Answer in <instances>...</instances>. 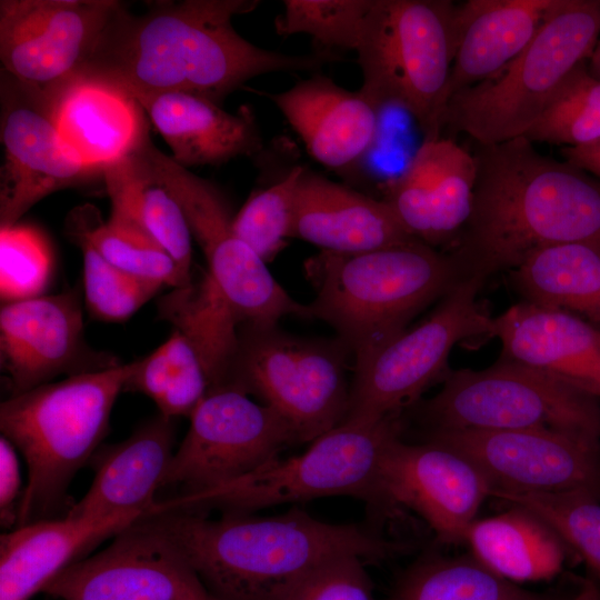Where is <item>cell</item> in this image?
<instances>
[{"mask_svg":"<svg viewBox=\"0 0 600 600\" xmlns=\"http://www.w3.org/2000/svg\"><path fill=\"white\" fill-rule=\"evenodd\" d=\"M259 4L258 0L152 1L139 16L123 4L78 78L113 83L133 97L186 92L220 104L258 76L314 70L341 60L327 50L286 54L242 38L232 19Z\"/></svg>","mask_w":600,"mask_h":600,"instance_id":"obj_1","label":"cell"},{"mask_svg":"<svg viewBox=\"0 0 600 600\" xmlns=\"http://www.w3.org/2000/svg\"><path fill=\"white\" fill-rule=\"evenodd\" d=\"M471 214L448 248L462 280L511 271L537 250L600 246V179L518 137L473 151Z\"/></svg>","mask_w":600,"mask_h":600,"instance_id":"obj_2","label":"cell"},{"mask_svg":"<svg viewBox=\"0 0 600 600\" xmlns=\"http://www.w3.org/2000/svg\"><path fill=\"white\" fill-rule=\"evenodd\" d=\"M146 518L179 547L217 600H274L331 558L380 562L409 549L368 526L324 522L298 507L273 517L161 511Z\"/></svg>","mask_w":600,"mask_h":600,"instance_id":"obj_3","label":"cell"},{"mask_svg":"<svg viewBox=\"0 0 600 600\" xmlns=\"http://www.w3.org/2000/svg\"><path fill=\"white\" fill-rule=\"evenodd\" d=\"M304 267L316 289L308 318L330 324L354 363L463 281L449 252L420 240L356 253L321 250Z\"/></svg>","mask_w":600,"mask_h":600,"instance_id":"obj_4","label":"cell"},{"mask_svg":"<svg viewBox=\"0 0 600 600\" xmlns=\"http://www.w3.org/2000/svg\"><path fill=\"white\" fill-rule=\"evenodd\" d=\"M134 364L70 376L1 402V436L28 468L17 527L54 518L63 509L68 513L69 484L100 448Z\"/></svg>","mask_w":600,"mask_h":600,"instance_id":"obj_5","label":"cell"},{"mask_svg":"<svg viewBox=\"0 0 600 600\" xmlns=\"http://www.w3.org/2000/svg\"><path fill=\"white\" fill-rule=\"evenodd\" d=\"M404 428L403 413L371 422L343 421L300 454L279 457L212 489L159 500L157 510L253 513L283 503L346 496L362 500L377 519L387 517L392 510L383 467L391 443Z\"/></svg>","mask_w":600,"mask_h":600,"instance_id":"obj_6","label":"cell"},{"mask_svg":"<svg viewBox=\"0 0 600 600\" xmlns=\"http://www.w3.org/2000/svg\"><path fill=\"white\" fill-rule=\"evenodd\" d=\"M600 38V0H561L531 42L493 77L447 103L443 131L478 144L522 137Z\"/></svg>","mask_w":600,"mask_h":600,"instance_id":"obj_7","label":"cell"},{"mask_svg":"<svg viewBox=\"0 0 600 600\" xmlns=\"http://www.w3.org/2000/svg\"><path fill=\"white\" fill-rule=\"evenodd\" d=\"M456 17L457 4L449 0H373L356 51L359 91L379 111L403 109L424 140L442 137Z\"/></svg>","mask_w":600,"mask_h":600,"instance_id":"obj_8","label":"cell"},{"mask_svg":"<svg viewBox=\"0 0 600 600\" xmlns=\"http://www.w3.org/2000/svg\"><path fill=\"white\" fill-rule=\"evenodd\" d=\"M409 409L421 434L551 429L600 440L599 400L502 357L482 370L448 371L433 397Z\"/></svg>","mask_w":600,"mask_h":600,"instance_id":"obj_9","label":"cell"},{"mask_svg":"<svg viewBox=\"0 0 600 600\" xmlns=\"http://www.w3.org/2000/svg\"><path fill=\"white\" fill-rule=\"evenodd\" d=\"M348 352L339 338L313 339L273 326H239L227 388L254 396L310 443L341 424L348 413Z\"/></svg>","mask_w":600,"mask_h":600,"instance_id":"obj_10","label":"cell"},{"mask_svg":"<svg viewBox=\"0 0 600 600\" xmlns=\"http://www.w3.org/2000/svg\"><path fill=\"white\" fill-rule=\"evenodd\" d=\"M486 282L480 278L460 281L429 318L354 363L344 421L371 422L402 414L437 379L446 377L457 343L493 337V318L477 301Z\"/></svg>","mask_w":600,"mask_h":600,"instance_id":"obj_11","label":"cell"},{"mask_svg":"<svg viewBox=\"0 0 600 600\" xmlns=\"http://www.w3.org/2000/svg\"><path fill=\"white\" fill-rule=\"evenodd\" d=\"M142 153L153 176L179 202L208 273L240 324L273 326L288 314L308 318L307 306L286 292L267 263L237 234L229 202L213 182L178 164L150 138Z\"/></svg>","mask_w":600,"mask_h":600,"instance_id":"obj_12","label":"cell"},{"mask_svg":"<svg viewBox=\"0 0 600 600\" xmlns=\"http://www.w3.org/2000/svg\"><path fill=\"white\" fill-rule=\"evenodd\" d=\"M163 488L191 494L237 480L299 443L290 424L272 408L232 388L209 392L189 417Z\"/></svg>","mask_w":600,"mask_h":600,"instance_id":"obj_13","label":"cell"},{"mask_svg":"<svg viewBox=\"0 0 600 600\" xmlns=\"http://www.w3.org/2000/svg\"><path fill=\"white\" fill-rule=\"evenodd\" d=\"M123 4L118 0H1V70L50 107L79 77Z\"/></svg>","mask_w":600,"mask_h":600,"instance_id":"obj_14","label":"cell"},{"mask_svg":"<svg viewBox=\"0 0 600 600\" xmlns=\"http://www.w3.org/2000/svg\"><path fill=\"white\" fill-rule=\"evenodd\" d=\"M468 456L492 492L564 493L600 498V440L551 430H452L421 434Z\"/></svg>","mask_w":600,"mask_h":600,"instance_id":"obj_15","label":"cell"},{"mask_svg":"<svg viewBox=\"0 0 600 600\" xmlns=\"http://www.w3.org/2000/svg\"><path fill=\"white\" fill-rule=\"evenodd\" d=\"M42 592L60 600H217L179 547L146 516L102 551L71 563Z\"/></svg>","mask_w":600,"mask_h":600,"instance_id":"obj_16","label":"cell"},{"mask_svg":"<svg viewBox=\"0 0 600 600\" xmlns=\"http://www.w3.org/2000/svg\"><path fill=\"white\" fill-rule=\"evenodd\" d=\"M0 98V227L18 223L56 191L104 182L102 169L84 164L66 146L47 102L3 70Z\"/></svg>","mask_w":600,"mask_h":600,"instance_id":"obj_17","label":"cell"},{"mask_svg":"<svg viewBox=\"0 0 600 600\" xmlns=\"http://www.w3.org/2000/svg\"><path fill=\"white\" fill-rule=\"evenodd\" d=\"M121 364L88 344L80 289L2 303L0 367L9 396L74 376Z\"/></svg>","mask_w":600,"mask_h":600,"instance_id":"obj_18","label":"cell"},{"mask_svg":"<svg viewBox=\"0 0 600 600\" xmlns=\"http://www.w3.org/2000/svg\"><path fill=\"white\" fill-rule=\"evenodd\" d=\"M391 510L419 514L444 544L464 543L483 501L491 497L484 472L464 453L431 441L391 443L383 467Z\"/></svg>","mask_w":600,"mask_h":600,"instance_id":"obj_19","label":"cell"},{"mask_svg":"<svg viewBox=\"0 0 600 600\" xmlns=\"http://www.w3.org/2000/svg\"><path fill=\"white\" fill-rule=\"evenodd\" d=\"M476 179L472 153L448 137L428 139L387 183L382 200L413 237L449 248L471 214Z\"/></svg>","mask_w":600,"mask_h":600,"instance_id":"obj_20","label":"cell"},{"mask_svg":"<svg viewBox=\"0 0 600 600\" xmlns=\"http://www.w3.org/2000/svg\"><path fill=\"white\" fill-rule=\"evenodd\" d=\"M500 357L600 401V329L569 312L520 301L493 318Z\"/></svg>","mask_w":600,"mask_h":600,"instance_id":"obj_21","label":"cell"},{"mask_svg":"<svg viewBox=\"0 0 600 600\" xmlns=\"http://www.w3.org/2000/svg\"><path fill=\"white\" fill-rule=\"evenodd\" d=\"M291 238L323 251L356 253L418 241L382 200L303 167L294 202Z\"/></svg>","mask_w":600,"mask_h":600,"instance_id":"obj_22","label":"cell"},{"mask_svg":"<svg viewBox=\"0 0 600 600\" xmlns=\"http://www.w3.org/2000/svg\"><path fill=\"white\" fill-rule=\"evenodd\" d=\"M256 92L279 109L309 154L327 168H348L373 144L379 110L359 90L316 74L284 91Z\"/></svg>","mask_w":600,"mask_h":600,"instance_id":"obj_23","label":"cell"},{"mask_svg":"<svg viewBox=\"0 0 600 600\" xmlns=\"http://www.w3.org/2000/svg\"><path fill=\"white\" fill-rule=\"evenodd\" d=\"M174 437L173 419L159 413L126 440L100 447L91 459L92 482L66 516L150 514L174 454Z\"/></svg>","mask_w":600,"mask_h":600,"instance_id":"obj_24","label":"cell"},{"mask_svg":"<svg viewBox=\"0 0 600 600\" xmlns=\"http://www.w3.org/2000/svg\"><path fill=\"white\" fill-rule=\"evenodd\" d=\"M56 128L71 152L98 169L136 152L149 137V119L126 89L77 78L51 102Z\"/></svg>","mask_w":600,"mask_h":600,"instance_id":"obj_25","label":"cell"},{"mask_svg":"<svg viewBox=\"0 0 600 600\" xmlns=\"http://www.w3.org/2000/svg\"><path fill=\"white\" fill-rule=\"evenodd\" d=\"M128 512L103 518L61 517L16 527L0 537V600H29L86 550L143 518Z\"/></svg>","mask_w":600,"mask_h":600,"instance_id":"obj_26","label":"cell"},{"mask_svg":"<svg viewBox=\"0 0 600 600\" xmlns=\"http://www.w3.org/2000/svg\"><path fill=\"white\" fill-rule=\"evenodd\" d=\"M183 168L219 166L254 157L263 143L252 111L233 114L219 103L186 92L134 97Z\"/></svg>","mask_w":600,"mask_h":600,"instance_id":"obj_27","label":"cell"},{"mask_svg":"<svg viewBox=\"0 0 600 600\" xmlns=\"http://www.w3.org/2000/svg\"><path fill=\"white\" fill-rule=\"evenodd\" d=\"M560 2L468 0L457 4V46L447 100L509 64L531 42Z\"/></svg>","mask_w":600,"mask_h":600,"instance_id":"obj_28","label":"cell"},{"mask_svg":"<svg viewBox=\"0 0 600 600\" xmlns=\"http://www.w3.org/2000/svg\"><path fill=\"white\" fill-rule=\"evenodd\" d=\"M464 543L486 568L518 584L554 578L569 550L544 520L512 504L501 513L474 520Z\"/></svg>","mask_w":600,"mask_h":600,"instance_id":"obj_29","label":"cell"},{"mask_svg":"<svg viewBox=\"0 0 600 600\" xmlns=\"http://www.w3.org/2000/svg\"><path fill=\"white\" fill-rule=\"evenodd\" d=\"M521 301L574 314L600 329V246L547 247L510 271Z\"/></svg>","mask_w":600,"mask_h":600,"instance_id":"obj_30","label":"cell"},{"mask_svg":"<svg viewBox=\"0 0 600 600\" xmlns=\"http://www.w3.org/2000/svg\"><path fill=\"white\" fill-rule=\"evenodd\" d=\"M158 313L194 348L208 377L209 392L227 388L240 321L208 271L193 270L188 286L173 288L159 300Z\"/></svg>","mask_w":600,"mask_h":600,"instance_id":"obj_31","label":"cell"},{"mask_svg":"<svg viewBox=\"0 0 600 600\" xmlns=\"http://www.w3.org/2000/svg\"><path fill=\"white\" fill-rule=\"evenodd\" d=\"M142 146L103 169V184L111 200V210L139 222L180 271L191 279L192 236L188 221L177 199L151 172Z\"/></svg>","mask_w":600,"mask_h":600,"instance_id":"obj_32","label":"cell"},{"mask_svg":"<svg viewBox=\"0 0 600 600\" xmlns=\"http://www.w3.org/2000/svg\"><path fill=\"white\" fill-rule=\"evenodd\" d=\"M386 600H557L511 582L471 554L420 556L396 578Z\"/></svg>","mask_w":600,"mask_h":600,"instance_id":"obj_33","label":"cell"},{"mask_svg":"<svg viewBox=\"0 0 600 600\" xmlns=\"http://www.w3.org/2000/svg\"><path fill=\"white\" fill-rule=\"evenodd\" d=\"M66 236L84 241L121 270L162 286H188L187 278L171 257L136 220L111 212L103 221L97 207L86 203L73 208L66 219Z\"/></svg>","mask_w":600,"mask_h":600,"instance_id":"obj_34","label":"cell"},{"mask_svg":"<svg viewBox=\"0 0 600 600\" xmlns=\"http://www.w3.org/2000/svg\"><path fill=\"white\" fill-rule=\"evenodd\" d=\"M579 64L522 136L529 141L578 147L600 140V81Z\"/></svg>","mask_w":600,"mask_h":600,"instance_id":"obj_35","label":"cell"},{"mask_svg":"<svg viewBox=\"0 0 600 600\" xmlns=\"http://www.w3.org/2000/svg\"><path fill=\"white\" fill-rule=\"evenodd\" d=\"M491 497L523 507L544 520L600 576V498L582 491L564 493L492 492Z\"/></svg>","mask_w":600,"mask_h":600,"instance_id":"obj_36","label":"cell"},{"mask_svg":"<svg viewBox=\"0 0 600 600\" xmlns=\"http://www.w3.org/2000/svg\"><path fill=\"white\" fill-rule=\"evenodd\" d=\"M282 6L274 19L278 34H307L327 51H357L373 0H284Z\"/></svg>","mask_w":600,"mask_h":600,"instance_id":"obj_37","label":"cell"},{"mask_svg":"<svg viewBox=\"0 0 600 600\" xmlns=\"http://www.w3.org/2000/svg\"><path fill=\"white\" fill-rule=\"evenodd\" d=\"M303 166H296L277 183L253 191L233 219L237 234L264 262L272 261L291 238L293 202Z\"/></svg>","mask_w":600,"mask_h":600,"instance_id":"obj_38","label":"cell"},{"mask_svg":"<svg viewBox=\"0 0 600 600\" xmlns=\"http://www.w3.org/2000/svg\"><path fill=\"white\" fill-rule=\"evenodd\" d=\"M53 271V252L37 227L0 228V297L2 303L42 296Z\"/></svg>","mask_w":600,"mask_h":600,"instance_id":"obj_39","label":"cell"},{"mask_svg":"<svg viewBox=\"0 0 600 600\" xmlns=\"http://www.w3.org/2000/svg\"><path fill=\"white\" fill-rule=\"evenodd\" d=\"M73 243L82 252L84 303L97 320L124 321L163 287L121 270L84 241Z\"/></svg>","mask_w":600,"mask_h":600,"instance_id":"obj_40","label":"cell"},{"mask_svg":"<svg viewBox=\"0 0 600 600\" xmlns=\"http://www.w3.org/2000/svg\"><path fill=\"white\" fill-rule=\"evenodd\" d=\"M364 564L357 556L331 558L289 584L274 600H378Z\"/></svg>","mask_w":600,"mask_h":600,"instance_id":"obj_41","label":"cell"},{"mask_svg":"<svg viewBox=\"0 0 600 600\" xmlns=\"http://www.w3.org/2000/svg\"><path fill=\"white\" fill-rule=\"evenodd\" d=\"M163 343L171 378L168 389L156 406L166 418H189L209 392L206 370L194 348L180 331L172 329Z\"/></svg>","mask_w":600,"mask_h":600,"instance_id":"obj_42","label":"cell"},{"mask_svg":"<svg viewBox=\"0 0 600 600\" xmlns=\"http://www.w3.org/2000/svg\"><path fill=\"white\" fill-rule=\"evenodd\" d=\"M24 488L16 447L0 437V519L1 526L10 529L18 524L19 509Z\"/></svg>","mask_w":600,"mask_h":600,"instance_id":"obj_43","label":"cell"},{"mask_svg":"<svg viewBox=\"0 0 600 600\" xmlns=\"http://www.w3.org/2000/svg\"><path fill=\"white\" fill-rule=\"evenodd\" d=\"M560 153L564 161L600 179V140L578 147H561Z\"/></svg>","mask_w":600,"mask_h":600,"instance_id":"obj_44","label":"cell"},{"mask_svg":"<svg viewBox=\"0 0 600 600\" xmlns=\"http://www.w3.org/2000/svg\"><path fill=\"white\" fill-rule=\"evenodd\" d=\"M571 600H600V586L592 579L582 580Z\"/></svg>","mask_w":600,"mask_h":600,"instance_id":"obj_45","label":"cell"},{"mask_svg":"<svg viewBox=\"0 0 600 600\" xmlns=\"http://www.w3.org/2000/svg\"><path fill=\"white\" fill-rule=\"evenodd\" d=\"M589 72L600 81V38L587 62Z\"/></svg>","mask_w":600,"mask_h":600,"instance_id":"obj_46","label":"cell"},{"mask_svg":"<svg viewBox=\"0 0 600 600\" xmlns=\"http://www.w3.org/2000/svg\"><path fill=\"white\" fill-rule=\"evenodd\" d=\"M557 600H560V599H557Z\"/></svg>","mask_w":600,"mask_h":600,"instance_id":"obj_47","label":"cell"}]
</instances>
